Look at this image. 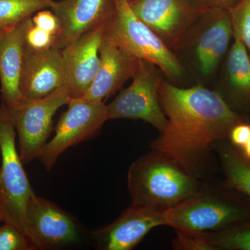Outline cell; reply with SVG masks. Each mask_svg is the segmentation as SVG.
<instances>
[{
    "label": "cell",
    "mask_w": 250,
    "mask_h": 250,
    "mask_svg": "<svg viewBox=\"0 0 250 250\" xmlns=\"http://www.w3.org/2000/svg\"><path fill=\"white\" fill-rule=\"evenodd\" d=\"M159 95L167 124L151 149L206 180L213 172L215 145L229 138L241 118L220 93L200 83L182 88L161 80Z\"/></svg>",
    "instance_id": "cell-1"
},
{
    "label": "cell",
    "mask_w": 250,
    "mask_h": 250,
    "mask_svg": "<svg viewBox=\"0 0 250 250\" xmlns=\"http://www.w3.org/2000/svg\"><path fill=\"white\" fill-rule=\"evenodd\" d=\"M205 181L152 149L130 166L127 187L132 205L166 213L196 195Z\"/></svg>",
    "instance_id": "cell-2"
},
{
    "label": "cell",
    "mask_w": 250,
    "mask_h": 250,
    "mask_svg": "<svg viewBox=\"0 0 250 250\" xmlns=\"http://www.w3.org/2000/svg\"><path fill=\"white\" fill-rule=\"evenodd\" d=\"M221 187L206 182L196 195L165 213V226L192 232H215L250 220V207Z\"/></svg>",
    "instance_id": "cell-3"
},
{
    "label": "cell",
    "mask_w": 250,
    "mask_h": 250,
    "mask_svg": "<svg viewBox=\"0 0 250 250\" xmlns=\"http://www.w3.org/2000/svg\"><path fill=\"white\" fill-rule=\"evenodd\" d=\"M115 10L105 24L104 35L126 53L155 65L170 78L183 77L185 69L172 50L143 22L129 0H114Z\"/></svg>",
    "instance_id": "cell-4"
},
{
    "label": "cell",
    "mask_w": 250,
    "mask_h": 250,
    "mask_svg": "<svg viewBox=\"0 0 250 250\" xmlns=\"http://www.w3.org/2000/svg\"><path fill=\"white\" fill-rule=\"evenodd\" d=\"M16 131L4 104L0 106V202L4 223L11 224L28 237L27 207L34 190L23 167L16 144Z\"/></svg>",
    "instance_id": "cell-5"
},
{
    "label": "cell",
    "mask_w": 250,
    "mask_h": 250,
    "mask_svg": "<svg viewBox=\"0 0 250 250\" xmlns=\"http://www.w3.org/2000/svg\"><path fill=\"white\" fill-rule=\"evenodd\" d=\"M129 3L135 15L172 51L187 45L198 24L214 11L198 0H131Z\"/></svg>",
    "instance_id": "cell-6"
},
{
    "label": "cell",
    "mask_w": 250,
    "mask_h": 250,
    "mask_svg": "<svg viewBox=\"0 0 250 250\" xmlns=\"http://www.w3.org/2000/svg\"><path fill=\"white\" fill-rule=\"evenodd\" d=\"M70 99L60 88L44 98L22 97L12 106L5 105L18 134V152L23 164L38 159L53 129L54 115Z\"/></svg>",
    "instance_id": "cell-7"
},
{
    "label": "cell",
    "mask_w": 250,
    "mask_h": 250,
    "mask_svg": "<svg viewBox=\"0 0 250 250\" xmlns=\"http://www.w3.org/2000/svg\"><path fill=\"white\" fill-rule=\"evenodd\" d=\"M67 105V109L57 123L54 137L46 143L38 157L47 171L68 148L88 141L109 120L104 102L70 99Z\"/></svg>",
    "instance_id": "cell-8"
},
{
    "label": "cell",
    "mask_w": 250,
    "mask_h": 250,
    "mask_svg": "<svg viewBox=\"0 0 250 250\" xmlns=\"http://www.w3.org/2000/svg\"><path fill=\"white\" fill-rule=\"evenodd\" d=\"M129 86L122 90L107 106L108 119L141 120L161 133L167 119L159 100L161 79L155 65L140 60L139 67Z\"/></svg>",
    "instance_id": "cell-9"
},
{
    "label": "cell",
    "mask_w": 250,
    "mask_h": 250,
    "mask_svg": "<svg viewBox=\"0 0 250 250\" xmlns=\"http://www.w3.org/2000/svg\"><path fill=\"white\" fill-rule=\"evenodd\" d=\"M26 216L28 236L36 250L62 248L80 239L78 226L71 215L35 194L28 202Z\"/></svg>",
    "instance_id": "cell-10"
},
{
    "label": "cell",
    "mask_w": 250,
    "mask_h": 250,
    "mask_svg": "<svg viewBox=\"0 0 250 250\" xmlns=\"http://www.w3.org/2000/svg\"><path fill=\"white\" fill-rule=\"evenodd\" d=\"M105 24L62 49L64 68L62 88L70 99L83 98L91 86L100 65V47Z\"/></svg>",
    "instance_id": "cell-11"
},
{
    "label": "cell",
    "mask_w": 250,
    "mask_h": 250,
    "mask_svg": "<svg viewBox=\"0 0 250 250\" xmlns=\"http://www.w3.org/2000/svg\"><path fill=\"white\" fill-rule=\"evenodd\" d=\"M159 226H165V213L131 204L114 222L95 231L94 236L100 250H131Z\"/></svg>",
    "instance_id": "cell-12"
},
{
    "label": "cell",
    "mask_w": 250,
    "mask_h": 250,
    "mask_svg": "<svg viewBox=\"0 0 250 250\" xmlns=\"http://www.w3.org/2000/svg\"><path fill=\"white\" fill-rule=\"evenodd\" d=\"M51 10L58 18L57 47L62 49L81 36L107 22L114 12V0H61Z\"/></svg>",
    "instance_id": "cell-13"
},
{
    "label": "cell",
    "mask_w": 250,
    "mask_h": 250,
    "mask_svg": "<svg viewBox=\"0 0 250 250\" xmlns=\"http://www.w3.org/2000/svg\"><path fill=\"white\" fill-rule=\"evenodd\" d=\"M140 60L131 57L103 34L100 47V65L91 86L83 98L104 102L133 78Z\"/></svg>",
    "instance_id": "cell-14"
},
{
    "label": "cell",
    "mask_w": 250,
    "mask_h": 250,
    "mask_svg": "<svg viewBox=\"0 0 250 250\" xmlns=\"http://www.w3.org/2000/svg\"><path fill=\"white\" fill-rule=\"evenodd\" d=\"M63 81L62 49L37 52L27 47L21 82L22 97L44 98L62 88Z\"/></svg>",
    "instance_id": "cell-15"
},
{
    "label": "cell",
    "mask_w": 250,
    "mask_h": 250,
    "mask_svg": "<svg viewBox=\"0 0 250 250\" xmlns=\"http://www.w3.org/2000/svg\"><path fill=\"white\" fill-rule=\"evenodd\" d=\"M31 18L11 28L0 39V82L2 103L12 106L22 98L21 82L24 58L25 36Z\"/></svg>",
    "instance_id": "cell-16"
},
{
    "label": "cell",
    "mask_w": 250,
    "mask_h": 250,
    "mask_svg": "<svg viewBox=\"0 0 250 250\" xmlns=\"http://www.w3.org/2000/svg\"><path fill=\"white\" fill-rule=\"evenodd\" d=\"M208 24L197 41L196 56L202 75L209 76L228 50L233 27L229 9H215L208 18Z\"/></svg>",
    "instance_id": "cell-17"
},
{
    "label": "cell",
    "mask_w": 250,
    "mask_h": 250,
    "mask_svg": "<svg viewBox=\"0 0 250 250\" xmlns=\"http://www.w3.org/2000/svg\"><path fill=\"white\" fill-rule=\"evenodd\" d=\"M214 148L225 176L223 183L250 200V159L233 145L223 143V140L218 141Z\"/></svg>",
    "instance_id": "cell-18"
},
{
    "label": "cell",
    "mask_w": 250,
    "mask_h": 250,
    "mask_svg": "<svg viewBox=\"0 0 250 250\" xmlns=\"http://www.w3.org/2000/svg\"><path fill=\"white\" fill-rule=\"evenodd\" d=\"M234 43L229 51L228 72L233 89L242 96L250 98V57L238 36L233 34Z\"/></svg>",
    "instance_id": "cell-19"
},
{
    "label": "cell",
    "mask_w": 250,
    "mask_h": 250,
    "mask_svg": "<svg viewBox=\"0 0 250 250\" xmlns=\"http://www.w3.org/2000/svg\"><path fill=\"white\" fill-rule=\"evenodd\" d=\"M54 0H0V29H9L41 10L51 9Z\"/></svg>",
    "instance_id": "cell-20"
},
{
    "label": "cell",
    "mask_w": 250,
    "mask_h": 250,
    "mask_svg": "<svg viewBox=\"0 0 250 250\" xmlns=\"http://www.w3.org/2000/svg\"><path fill=\"white\" fill-rule=\"evenodd\" d=\"M202 233L215 250H250V220L221 231Z\"/></svg>",
    "instance_id": "cell-21"
},
{
    "label": "cell",
    "mask_w": 250,
    "mask_h": 250,
    "mask_svg": "<svg viewBox=\"0 0 250 250\" xmlns=\"http://www.w3.org/2000/svg\"><path fill=\"white\" fill-rule=\"evenodd\" d=\"M229 10L233 34L240 38L250 57V0H238Z\"/></svg>",
    "instance_id": "cell-22"
},
{
    "label": "cell",
    "mask_w": 250,
    "mask_h": 250,
    "mask_svg": "<svg viewBox=\"0 0 250 250\" xmlns=\"http://www.w3.org/2000/svg\"><path fill=\"white\" fill-rule=\"evenodd\" d=\"M30 238L8 223L0 226V250H35Z\"/></svg>",
    "instance_id": "cell-23"
},
{
    "label": "cell",
    "mask_w": 250,
    "mask_h": 250,
    "mask_svg": "<svg viewBox=\"0 0 250 250\" xmlns=\"http://www.w3.org/2000/svg\"><path fill=\"white\" fill-rule=\"evenodd\" d=\"M176 237L172 241V248L176 250H215L202 233L184 230H174Z\"/></svg>",
    "instance_id": "cell-24"
},
{
    "label": "cell",
    "mask_w": 250,
    "mask_h": 250,
    "mask_svg": "<svg viewBox=\"0 0 250 250\" xmlns=\"http://www.w3.org/2000/svg\"><path fill=\"white\" fill-rule=\"evenodd\" d=\"M25 40L28 48L37 52L57 47V38L47 31L36 27L33 22L27 28Z\"/></svg>",
    "instance_id": "cell-25"
},
{
    "label": "cell",
    "mask_w": 250,
    "mask_h": 250,
    "mask_svg": "<svg viewBox=\"0 0 250 250\" xmlns=\"http://www.w3.org/2000/svg\"><path fill=\"white\" fill-rule=\"evenodd\" d=\"M31 21L36 27L47 31L57 38L58 37L60 24L58 18L53 11L46 9L41 10L31 17Z\"/></svg>",
    "instance_id": "cell-26"
},
{
    "label": "cell",
    "mask_w": 250,
    "mask_h": 250,
    "mask_svg": "<svg viewBox=\"0 0 250 250\" xmlns=\"http://www.w3.org/2000/svg\"><path fill=\"white\" fill-rule=\"evenodd\" d=\"M229 138L233 146L243 147L250 138V125L243 123L235 125Z\"/></svg>",
    "instance_id": "cell-27"
},
{
    "label": "cell",
    "mask_w": 250,
    "mask_h": 250,
    "mask_svg": "<svg viewBox=\"0 0 250 250\" xmlns=\"http://www.w3.org/2000/svg\"><path fill=\"white\" fill-rule=\"evenodd\" d=\"M205 7L210 10L229 9L238 0H198Z\"/></svg>",
    "instance_id": "cell-28"
},
{
    "label": "cell",
    "mask_w": 250,
    "mask_h": 250,
    "mask_svg": "<svg viewBox=\"0 0 250 250\" xmlns=\"http://www.w3.org/2000/svg\"><path fill=\"white\" fill-rule=\"evenodd\" d=\"M242 150H243V154L248 159H250V138L248 141H247L246 144L244 145L243 147H242Z\"/></svg>",
    "instance_id": "cell-29"
},
{
    "label": "cell",
    "mask_w": 250,
    "mask_h": 250,
    "mask_svg": "<svg viewBox=\"0 0 250 250\" xmlns=\"http://www.w3.org/2000/svg\"><path fill=\"white\" fill-rule=\"evenodd\" d=\"M4 215L3 212L2 206H1V202H0V223H4Z\"/></svg>",
    "instance_id": "cell-30"
},
{
    "label": "cell",
    "mask_w": 250,
    "mask_h": 250,
    "mask_svg": "<svg viewBox=\"0 0 250 250\" xmlns=\"http://www.w3.org/2000/svg\"><path fill=\"white\" fill-rule=\"evenodd\" d=\"M8 30H9V29H0V39L3 37V36L6 34V31Z\"/></svg>",
    "instance_id": "cell-31"
},
{
    "label": "cell",
    "mask_w": 250,
    "mask_h": 250,
    "mask_svg": "<svg viewBox=\"0 0 250 250\" xmlns=\"http://www.w3.org/2000/svg\"><path fill=\"white\" fill-rule=\"evenodd\" d=\"M129 1H131V0H129Z\"/></svg>",
    "instance_id": "cell-32"
}]
</instances>
